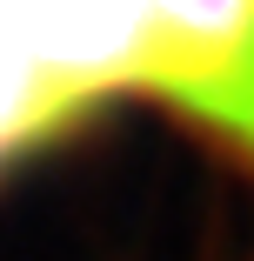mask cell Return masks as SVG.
<instances>
[{
    "instance_id": "6da1fadb",
    "label": "cell",
    "mask_w": 254,
    "mask_h": 261,
    "mask_svg": "<svg viewBox=\"0 0 254 261\" xmlns=\"http://www.w3.org/2000/svg\"><path fill=\"white\" fill-rule=\"evenodd\" d=\"M140 100L254 188V0H147Z\"/></svg>"
}]
</instances>
